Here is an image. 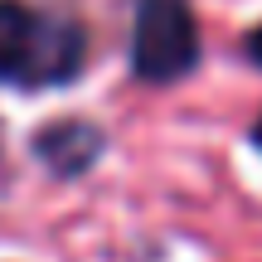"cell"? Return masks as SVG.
<instances>
[{
    "instance_id": "5",
    "label": "cell",
    "mask_w": 262,
    "mask_h": 262,
    "mask_svg": "<svg viewBox=\"0 0 262 262\" xmlns=\"http://www.w3.org/2000/svg\"><path fill=\"white\" fill-rule=\"evenodd\" d=\"M253 146L262 150V117H257V126H253Z\"/></svg>"
},
{
    "instance_id": "3",
    "label": "cell",
    "mask_w": 262,
    "mask_h": 262,
    "mask_svg": "<svg viewBox=\"0 0 262 262\" xmlns=\"http://www.w3.org/2000/svg\"><path fill=\"white\" fill-rule=\"evenodd\" d=\"M102 150V136H97L88 122H58L39 136V156L58 170V175H78V170L93 165V156Z\"/></svg>"
},
{
    "instance_id": "4",
    "label": "cell",
    "mask_w": 262,
    "mask_h": 262,
    "mask_svg": "<svg viewBox=\"0 0 262 262\" xmlns=\"http://www.w3.org/2000/svg\"><path fill=\"white\" fill-rule=\"evenodd\" d=\"M243 49H248V58L262 68V25H257V29H248V44H243Z\"/></svg>"
},
{
    "instance_id": "1",
    "label": "cell",
    "mask_w": 262,
    "mask_h": 262,
    "mask_svg": "<svg viewBox=\"0 0 262 262\" xmlns=\"http://www.w3.org/2000/svg\"><path fill=\"white\" fill-rule=\"evenodd\" d=\"M88 54L83 25L63 15H44L19 0H0V83L54 88L78 78Z\"/></svg>"
},
{
    "instance_id": "2",
    "label": "cell",
    "mask_w": 262,
    "mask_h": 262,
    "mask_svg": "<svg viewBox=\"0 0 262 262\" xmlns=\"http://www.w3.org/2000/svg\"><path fill=\"white\" fill-rule=\"evenodd\" d=\"M199 63V25L185 0H136L131 68L146 83H175Z\"/></svg>"
}]
</instances>
